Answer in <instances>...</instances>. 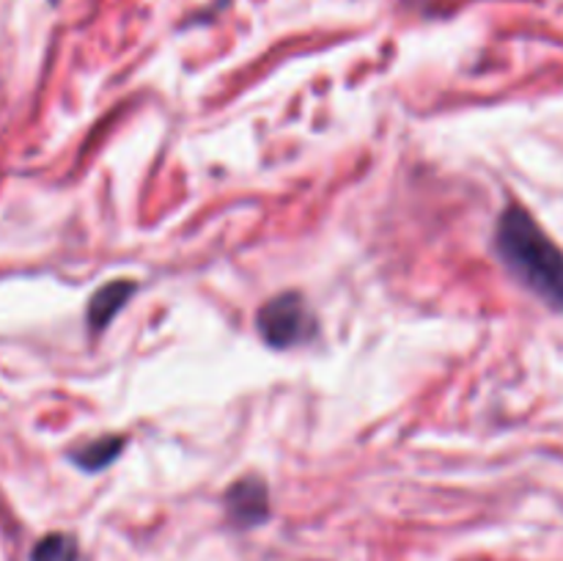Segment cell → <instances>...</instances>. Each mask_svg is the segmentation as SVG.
Listing matches in <instances>:
<instances>
[{
    "mask_svg": "<svg viewBox=\"0 0 563 561\" xmlns=\"http://www.w3.org/2000/svg\"><path fill=\"white\" fill-rule=\"evenodd\" d=\"M498 256L533 295L542 297L555 311H563V251L528 215V209H504L495 231Z\"/></svg>",
    "mask_w": 563,
    "mask_h": 561,
    "instance_id": "obj_1",
    "label": "cell"
},
{
    "mask_svg": "<svg viewBox=\"0 0 563 561\" xmlns=\"http://www.w3.org/2000/svg\"><path fill=\"white\" fill-rule=\"evenodd\" d=\"M256 330L273 350H291L311 341L319 324L300 292H280L258 308Z\"/></svg>",
    "mask_w": 563,
    "mask_h": 561,
    "instance_id": "obj_2",
    "label": "cell"
},
{
    "mask_svg": "<svg viewBox=\"0 0 563 561\" xmlns=\"http://www.w3.org/2000/svg\"><path fill=\"white\" fill-rule=\"evenodd\" d=\"M225 515L231 526L256 528L269 517V493L262 476H245L225 490Z\"/></svg>",
    "mask_w": 563,
    "mask_h": 561,
    "instance_id": "obj_3",
    "label": "cell"
},
{
    "mask_svg": "<svg viewBox=\"0 0 563 561\" xmlns=\"http://www.w3.org/2000/svg\"><path fill=\"white\" fill-rule=\"evenodd\" d=\"M137 292V284L130 278H115L110 284H104L102 289L93 292L91 302H88V328L93 333L108 328L113 322L115 314L130 302V297Z\"/></svg>",
    "mask_w": 563,
    "mask_h": 561,
    "instance_id": "obj_4",
    "label": "cell"
},
{
    "mask_svg": "<svg viewBox=\"0 0 563 561\" xmlns=\"http://www.w3.org/2000/svg\"><path fill=\"white\" fill-rule=\"evenodd\" d=\"M124 446L126 438H121V435H102V438L91 440V443H86L82 449H77L75 454H71V462H75L77 468H82V471L97 473L102 471V468L113 465V462L119 460L121 451H124Z\"/></svg>",
    "mask_w": 563,
    "mask_h": 561,
    "instance_id": "obj_5",
    "label": "cell"
},
{
    "mask_svg": "<svg viewBox=\"0 0 563 561\" xmlns=\"http://www.w3.org/2000/svg\"><path fill=\"white\" fill-rule=\"evenodd\" d=\"M80 559V548L71 534H47L38 539L33 548L31 561H77Z\"/></svg>",
    "mask_w": 563,
    "mask_h": 561,
    "instance_id": "obj_6",
    "label": "cell"
}]
</instances>
